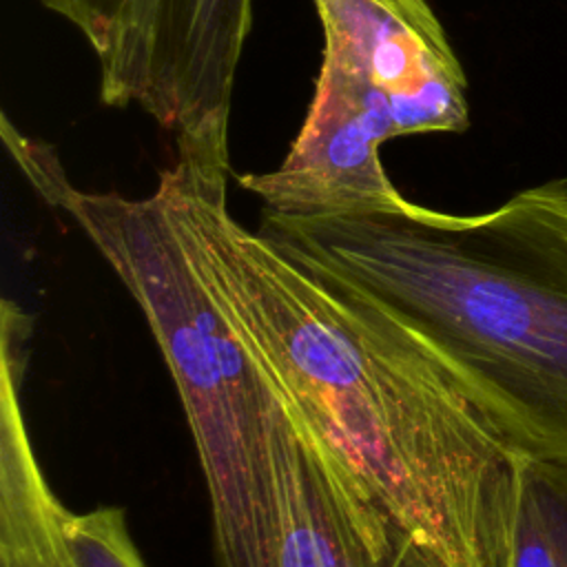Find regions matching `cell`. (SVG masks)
<instances>
[{"label":"cell","mask_w":567,"mask_h":567,"mask_svg":"<svg viewBox=\"0 0 567 567\" xmlns=\"http://www.w3.org/2000/svg\"><path fill=\"white\" fill-rule=\"evenodd\" d=\"M272 467L275 567H439L286 403Z\"/></svg>","instance_id":"8992f818"},{"label":"cell","mask_w":567,"mask_h":567,"mask_svg":"<svg viewBox=\"0 0 567 567\" xmlns=\"http://www.w3.org/2000/svg\"><path fill=\"white\" fill-rule=\"evenodd\" d=\"M257 233L401 319L523 456L567 463V177L478 215L261 210Z\"/></svg>","instance_id":"7a4b0ae2"},{"label":"cell","mask_w":567,"mask_h":567,"mask_svg":"<svg viewBox=\"0 0 567 567\" xmlns=\"http://www.w3.org/2000/svg\"><path fill=\"white\" fill-rule=\"evenodd\" d=\"M31 350L0 348V567H73L64 545L66 507L49 485L22 405Z\"/></svg>","instance_id":"52a82bcc"},{"label":"cell","mask_w":567,"mask_h":567,"mask_svg":"<svg viewBox=\"0 0 567 567\" xmlns=\"http://www.w3.org/2000/svg\"><path fill=\"white\" fill-rule=\"evenodd\" d=\"M35 193L66 210L137 303L166 361L208 492L219 567H275L272 439L281 392L206 275L164 186L80 190L55 151L2 117Z\"/></svg>","instance_id":"3957f363"},{"label":"cell","mask_w":567,"mask_h":567,"mask_svg":"<svg viewBox=\"0 0 567 567\" xmlns=\"http://www.w3.org/2000/svg\"><path fill=\"white\" fill-rule=\"evenodd\" d=\"M97 62L100 102L140 109L175 153L230 166L228 128L252 0H38Z\"/></svg>","instance_id":"5b68a950"},{"label":"cell","mask_w":567,"mask_h":567,"mask_svg":"<svg viewBox=\"0 0 567 567\" xmlns=\"http://www.w3.org/2000/svg\"><path fill=\"white\" fill-rule=\"evenodd\" d=\"M509 567H567V463L520 458Z\"/></svg>","instance_id":"ba28073f"},{"label":"cell","mask_w":567,"mask_h":567,"mask_svg":"<svg viewBox=\"0 0 567 567\" xmlns=\"http://www.w3.org/2000/svg\"><path fill=\"white\" fill-rule=\"evenodd\" d=\"M323 33L306 117L268 173L237 175L264 210L350 215L405 197L381 164L383 142L470 126L467 78L427 0H310Z\"/></svg>","instance_id":"277c9868"},{"label":"cell","mask_w":567,"mask_h":567,"mask_svg":"<svg viewBox=\"0 0 567 567\" xmlns=\"http://www.w3.org/2000/svg\"><path fill=\"white\" fill-rule=\"evenodd\" d=\"M230 175L175 155L157 184L284 403L439 567H509L523 454L377 299L244 228Z\"/></svg>","instance_id":"6da1fadb"},{"label":"cell","mask_w":567,"mask_h":567,"mask_svg":"<svg viewBox=\"0 0 567 567\" xmlns=\"http://www.w3.org/2000/svg\"><path fill=\"white\" fill-rule=\"evenodd\" d=\"M62 534L73 567H146L122 507L100 505L80 514L66 509Z\"/></svg>","instance_id":"9c48e42d"}]
</instances>
